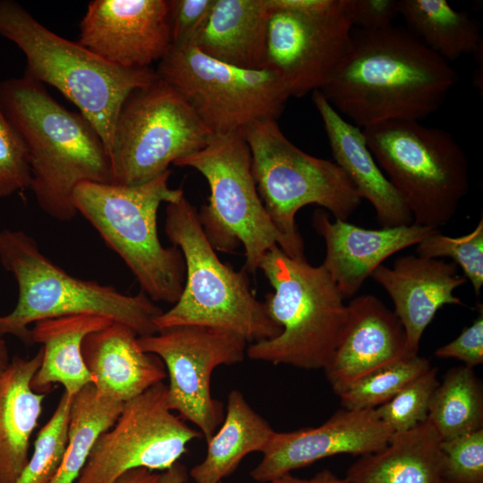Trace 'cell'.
Listing matches in <instances>:
<instances>
[{"label": "cell", "mask_w": 483, "mask_h": 483, "mask_svg": "<svg viewBox=\"0 0 483 483\" xmlns=\"http://www.w3.org/2000/svg\"><path fill=\"white\" fill-rule=\"evenodd\" d=\"M458 80L447 61L410 30L391 25L352 31L348 51L319 91L363 129L394 120L421 122Z\"/></svg>", "instance_id": "cell-1"}, {"label": "cell", "mask_w": 483, "mask_h": 483, "mask_svg": "<svg viewBox=\"0 0 483 483\" xmlns=\"http://www.w3.org/2000/svg\"><path fill=\"white\" fill-rule=\"evenodd\" d=\"M0 106L30 154L31 183L39 208L58 221L78 212L72 194L84 182L111 183L106 147L90 123L66 109L45 85L24 75L0 82Z\"/></svg>", "instance_id": "cell-2"}, {"label": "cell", "mask_w": 483, "mask_h": 483, "mask_svg": "<svg viewBox=\"0 0 483 483\" xmlns=\"http://www.w3.org/2000/svg\"><path fill=\"white\" fill-rule=\"evenodd\" d=\"M0 35L26 58L24 76L55 88L77 106L109 154L120 110L129 95L159 77L151 68L113 64L39 22L13 0H0Z\"/></svg>", "instance_id": "cell-3"}, {"label": "cell", "mask_w": 483, "mask_h": 483, "mask_svg": "<svg viewBox=\"0 0 483 483\" xmlns=\"http://www.w3.org/2000/svg\"><path fill=\"white\" fill-rule=\"evenodd\" d=\"M0 262L18 285L14 309L0 316V337L11 335L32 344L30 324L83 314L128 326L139 337L158 332L155 320L163 310L142 291L128 295L111 285L70 275L43 254L35 239L23 231H0Z\"/></svg>", "instance_id": "cell-4"}, {"label": "cell", "mask_w": 483, "mask_h": 483, "mask_svg": "<svg viewBox=\"0 0 483 483\" xmlns=\"http://www.w3.org/2000/svg\"><path fill=\"white\" fill-rule=\"evenodd\" d=\"M171 171L139 185L84 182L72 194L78 213L123 260L153 301L174 304L183 289L185 263L181 250L158 238L157 210L184 196L168 185Z\"/></svg>", "instance_id": "cell-5"}, {"label": "cell", "mask_w": 483, "mask_h": 483, "mask_svg": "<svg viewBox=\"0 0 483 483\" xmlns=\"http://www.w3.org/2000/svg\"><path fill=\"white\" fill-rule=\"evenodd\" d=\"M165 232L185 263L178 301L155 320L158 331L177 326H202L233 331L247 343L278 335L282 329L250 289L247 271L222 262L208 240L197 208L186 199L166 203Z\"/></svg>", "instance_id": "cell-6"}, {"label": "cell", "mask_w": 483, "mask_h": 483, "mask_svg": "<svg viewBox=\"0 0 483 483\" xmlns=\"http://www.w3.org/2000/svg\"><path fill=\"white\" fill-rule=\"evenodd\" d=\"M258 269L274 289L266 295V310L282 331L250 343L246 354L274 365L324 369L347 318V305L335 283L322 265L292 258L278 246L265 254Z\"/></svg>", "instance_id": "cell-7"}, {"label": "cell", "mask_w": 483, "mask_h": 483, "mask_svg": "<svg viewBox=\"0 0 483 483\" xmlns=\"http://www.w3.org/2000/svg\"><path fill=\"white\" fill-rule=\"evenodd\" d=\"M247 143L258 195L271 222L287 242V255L305 258L295 216L305 206L318 205L335 219L347 221L362 198L334 162L295 146L277 120L262 119L240 132Z\"/></svg>", "instance_id": "cell-8"}, {"label": "cell", "mask_w": 483, "mask_h": 483, "mask_svg": "<svg viewBox=\"0 0 483 483\" xmlns=\"http://www.w3.org/2000/svg\"><path fill=\"white\" fill-rule=\"evenodd\" d=\"M362 131L413 223L436 230L447 225L469 191L468 158L454 137L417 121H386Z\"/></svg>", "instance_id": "cell-9"}, {"label": "cell", "mask_w": 483, "mask_h": 483, "mask_svg": "<svg viewBox=\"0 0 483 483\" xmlns=\"http://www.w3.org/2000/svg\"><path fill=\"white\" fill-rule=\"evenodd\" d=\"M199 172L209 197L198 211L202 229L215 250L244 249V269L255 273L265 254L278 246L288 253L284 236L271 222L258 195L249 147L240 132L212 134L200 150L174 163Z\"/></svg>", "instance_id": "cell-10"}, {"label": "cell", "mask_w": 483, "mask_h": 483, "mask_svg": "<svg viewBox=\"0 0 483 483\" xmlns=\"http://www.w3.org/2000/svg\"><path fill=\"white\" fill-rule=\"evenodd\" d=\"M211 131L184 97L158 78L124 101L108 154L111 183L139 185L203 148Z\"/></svg>", "instance_id": "cell-11"}, {"label": "cell", "mask_w": 483, "mask_h": 483, "mask_svg": "<svg viewBox=\"0 0 483 483\" xmlns=\"http://www.w3.org/2000/svg\"><path fill=\"white\" fill-rule=\"evenodd\" d=\"M156 72L213 134L241 132L255 121L277 120L291 97L274 71L233 66L191 46H171Z\"/></svg>", "instance_id": "cell-12"}, {"label": "cell", "mask_w": 483, "mask_h": 483, "mask_svg": "<svg viewBox=\"0 0 483 483\" xmlns=\"http://www.w3.org/2000/svg\"><path fill=\"white\" fill-rule=\"evenodd\" d=\"M201 436L170 409L167 386L160 382L123 403L114 425L97 440L75 483H116L140 468L164 471Z\"/></svg>", "instance_id": "cell-13"}, {"label": "cell", "mask_w": 483, "mask_h": 483, "mask_svg": "<svg viewBox=\"0 0 483 483\" xmlns=\"http://www.w3.org/2000/svg\"><path fill=\"white\" fill-rule=\"evenodd\" d=\"M138 342L165 367L170 409L193 423L208 442L225 417L223 403L211 394V375L219 366L242 362L247 341L224 328L177 326L140 336Z\"/></svg>", "instance_id": "cell-14"}, {"label": "cell", "mask_w": 483, "mask_h": 483, "mask_svg": "<svg viewBox=\"0 0 483 483\" xmlns=\"http://www.w3.org/2000/svg\"><path fill=\"white\" fill-rule=\"evenodd\" d=\"M263 68L274 71L291 97L320 90L352 42V0L323 13L271 9Z\"/></svg>", "instance_id": "cell-15"}, {"label": "cell", "mask_w": 483, "mask_h": 483, "mask_svg": "<svg viewBox=\"0 0 483 483\" xmlns=\"http://www.w3.org/2000/svg\"><path fill=\"white\" fill-rule=\"evenodd\" d=\"M81 46L128 69L150 68L172 46L168 0H93L80 23Z\"/></svg>", "instance_id": "cell-16"}, {"label": "cell", "mask_w": 483, "mask_h": 483, "mask_svg": "<svg viewBox=\"0 0 483 483\" xmlns=\"http://www.w3.org/2000/svg\"><path fill=\"white\" fill-rule=\"evenodd\" d=\"M394 432L375 409H341L316 428L275 432L250 471L258 482H271L292 470L336 454L364 456L387 445Z\"/></svg>", "instance_id": "cell-17"}, {"label": "cell", "mask_w": 483, "mask_h": 483, "mask_svg": "<svg viewBox=\"0 0 483 483\" xmlns=\"http://www.w3.org/2000/svg\"><path fill=\"white\" fill-rule=\"evenodd\" d=\"M411 354L394 312L375 295L363 294L347 304L344 326L324 370L339 396L368 375Z\"/></svg>", "instance_id": "cell-18"}, {"label": "cell", "mask_w": 483, "mask_h": 483, "mask_svg": "<svg viewBox=\"0 0 483 483\" xmlns=\"http://www.w3.org/2000/svg\"><path fill=\"white\" fill-rule=\"evenodd\" d=\"M370 276L390 296L412 354L440 308L463 305L453 291L467 279L453 262L410 254L397 258L392 267L380 265Z\"/></svg>", "instance_id": "cell-19"}, {"label": "cell", "mask_w": 483, "mask_h": 483, "mask_svg": "<svg viewBox=\"0 0 483 483\" xmlns=\"http://www.w3.org/2000/svg\"><path fill=\"white\" fill-rule=\"evenodd\" d=\"M313 226L326 245L321 265L343 299L353 296L386 258L417 245L436 231L414 223L366 229L340 219L332 222L325 211L315 213Z\"/></svg>", "instance_id": "cell-20"}, {"label": "cell", "mask_w": 483, "mask_h": 483, "mask_svg": "<svg viewBox=\"0 0 483 483\" xmlns=\"http://www.w3.org/2000/svg\"><path fill=\"white\" fill-rule=\"evenodd\" d=\"M138 338L117 322L84 338L83 359L100 395L124 403L167 377L161 359L144 352Z\"/></svg>", "instance_id": "cell-21"}, {"label": "cell", "mask_w": 483, "mask_h": 483, "mask_svg": "<svg viewBox=\"0 0 483 483\" xmlns=\"http://www.w3.org/2000/svg\"><path fill=\"white\" fill-rule=\"evenodd\" d=\"M312 102L321 118L335 163L343 170L362 199L374 208L383 227L413 223L412 216L375 160L362 129L341 115L319 90Z\"/></svg>", "instance_id": "cell-22"}, {"label": "cell", "mask_w": 483, "mask_h": 483, "mask_svg": "<svg viewBox=\"0 0 483 483\" xmlns=\"http://www.w3.org/2000/svg\"><path fill=\"white\" fill-rule=\"evenodd\" d=\"M42 357L40 346L30 359L14 356L0 371V483H14L29 460L30 438L47 395L31 387Z\"/></svg>", "instance_id": "cell-23"}, {"label": "cell", "mask_w": 483, "mask_h": 483, "mask_svg": "<svg viewBox=\"0 0 483 483\" xmlns=\"http://www.w3.org/2000/svg\"><path fill=\"white\" fill-rule=\"evenodd\" d=\"M270 13L267 0H216L189 46L233 66L263 68Z\"/></svg>", "instance_id": "cell-24"}, {"label": "cell", "mask_w": 483, "mask_h": 483, "mask_svg": "<svg viewBox=\"0 0 483 483\" xmlns=\"http://www.w3.org/2000/svg\"><path fill=\"white\" fill-rule=\"evenodd\" d=\"M114 321L96 315H75L38 321L31 329L32 343H40L43 357L31 379L32 389L48 394L54 385L64 386L74 397L83 387L93 384L82 355V343L90 333Z\"/></svg>", "instance_id": "cell-25"}, {"label": "cell", "mask_w": 483, "mask_h": 483, "mask_svg": "<svg viewBox=\"0 0 483 483\" xmlns=\"http://www.w3.org/2000/svg\"><path fill=\"white\" fill-rule=\"evenodd\" d=\"M442 438L425 420L393 435L380 451L360 456L348 470L352 483H443Z\"/></svg>", "instance_id": "cell-26"}, {"label": "cell", "mask_w": 483, "mask_h": 483, "mask_svg": "<svg viewBox=\"0 0 483 483\" xmlns=\"http://www.w3.org/2000/svg\"><path fill=\"white\" fill-rule=\"evenodd\" d=\"M275 430L246 401L242 393L232 390L227 397L226 414L207 442L204 460L190 475L195 483H220L233 473L250 453H262Z\"/></svg>", "instance_id": "cell-27"}, {"label": "cell", "mask_w": 483, "mask_h": 483, "mask_svg": "<svg viewBox=\"0 0 483 483\" xmlns=\"http://www.w3.org/2000/svg\"><path fill=\"white\" fill-rule=\"evenodd\" d=\"M399 14L413 35L448 63L467 54L482 56L479 22L447 1L399 0Z\"/></svg>", "instance_id": "cell-28"}, {"label": "cell", "mask_w": 483, "mask_h": 483, "mask_svg": "<svg viewBox=\"0 0 483 483\" xmlns=\"http://www.w3.org/2000/svg\"><path fill=\"white\" fill-rule=\"evenodd\" d=\"M123 402L100 395L93 386L83 387L72 400L63 460L51 483H75L102 433L109 429Z\"/></svg>", "instance_id": "cell-29"}, {"label": "cell", "mask_w": 483, "mask_h": 483, "mask_svg": "<svg viewBox=\"0 0 483 483\" xmlns=\"http://www.w3.org/2000/svg\"><path fill=\"white\" fill-rule=\"evenodd\" d=\"M428 419L442 440L483 428V393L473 369L453 368L434 390Z\"/></svg>", "instance_id": "cell-30"}, {"label": "cell", "mask_w": 483, "mask_h": 483, "mask_svg": "<svg viewBox=\"0 0 483 483\" xmlns=\"http://www.w3.org/2000/svg\"><path fill=\"white\" fill-rule=\"evenodd\" d=\"M430 368L428 359L409 355L356 382L339 395L341 404L346 410L376 409Z\"/></svg>", "instance_id": "cell-31"}, {"label": "cell", "mask_w": 483, "mask_h": 483, "mask_svg": "<svg viewBox=\"0 0 483 483\" xmlns=\"http://www.w3.org/2000/svg\"><path fill=\"white\" fill-rule=\"evenodd\" d=\"M72 400L64 392L52 416L38 433L32 455L14 483H51L66 448Z\"/></svg>", "instance_id": "cell-32"}, {"label": "cell", "mask_w": 483, "mask_h": 483, "mask_svg": "<svg viewBox=\"0 0 483 483\" xmlns=\"http://www.w3.org/2000/svg\"><path fill=\"white\" fill-rule=\"evenodd\" d=\"M419 256L450 258L479 295L483 286V219L469 233L460 237L444 235L436 230L416 245Z\"/></svg>", "instance_id": "cell-33"}, {"label": "cell", "mask_w": 483, "mask_h": 483, "mask_svg": "<svg viewBox=\"0 0 483 483\" xmlns=\"http://www.w3.org/2000/svg\"><path fill=\"white\" fill-rule=\"evenodd\" d=\"M438 383L437 369L430 368L377 407L375 412L394 434L408 431L427 420L429 401Z\"/></svg>", "instance_id": "cell-34"}, {"label": "cell", "mask_w": 483, "mask_h": 483, "mask_svg": "<svg viewBox=\"0 0 483 483\" xmlns=\"http://www.w3.org/2000/svg\"><path fill=\"white\" fill-rule=\"evenodd\" d=\"M30 183L28 148L0 106V199L28 189Z\"/></svg>", "instance_id": "cell-35"}, {"label": "cell", "mask_w": 483, "mask_h": 483, "mask_svg": "<svg viewBox=\"0 0 483 483\" xmlns=\"http://www.w3.org/2000/svg\"><path fill=\"white\" fill-rule=\"evenodd\" d=\"M444 480L483 483V428L442 440Z\"/></svg>", "instance_id": "cell-36"}, {"label": "cell", "mask_w": 483, "mask_h": 483, "mask_svg": "<svg viewBox=\"0 0 483 483\" xmlns=\"http://www.w3.org/2000/svg\"><path fill=\"white\" fill-rule=\"evenodd\" d=\"M172 46H189L216 0H168Z\"/></svg>", "instance_id": "cell-37"}, {"label": "cell", "mask_w": 483, "mask_h": 483, "mask_svg": "<svg viewBox=\"0 0 483 483\" xmlns=\"http://www.w3.org/2000/svg\"><path fill=\"white\" fill-rule=\"evenodd\" d=\"M473 323L450 343L437 348L435 356L456 359L464 366L472 368L483 363V308Z\"/></svg>", "instance_id": "cell-38"}, {"label": "cell", "mask_w": 483, "mask_h": 483, "mask_svg": "<svg viewBox=\"0 0 483 483\" xmlns=\"http://www.w3.org/2000/svg\"><path fill=\"white\" fill-rule=\"evenodd\" d=\"M399 14V0H352V21L361 30H377L393 25Z\"/></svg>", "instance_id": "cell-39"}, {"label": "cell", "mask_w": 483, "mask_h": 483, "mask_svg": "<svg viewBox=\"0 0 483 483\" xmlns=\"http://www.w3.org/2000/svg\"><path fill=\"white\" fill-rule=\"evenodd\" d=\"M270 483H352L347 478L342 479L337 477L329 470L318 471L309 479H301L295 477L290 473H285Z\"/></svg>", "instance_id": "cell-40"}, {"label": "cell", "mask_w": 483, "mask_h": 483, "mask_svg": "<svg viewBox=\"0 0 483 483\" xmlns=\"http://www.w3.org/2000/svg\"><path fill=\"white\" fill-rule=\"evenodd\" d=\"M160 473L144 468L124 473L116 483H159Z\"/></svg>", "instance_id": "cell-41"}, {"label": "cell", "mask_w": 483, "mask_h": 483, "mask_svg": "<svg viewBox=\"0 0 483 483\" xmlns=\"http://www.w3.org/2000/svg\"><path fill=\"white\" fill-rule=\"evenodd\" d=\"M188 479L186 467L179 462L160 473L159 483H185Z\"/></svg>", "instance_id": "cell-42"}, {"label": "cell", "mask_w": 483, "mask_h": 483, "mask_svg": "<svg viewBox=\"0 0 483 483\" xmlns=\"http://www.w3.org/2000/svg\"><path fill=\"white\" fill-rule=\"evenodd\" d=\"M10 362V357L5 341L0 337V371L4 370Z\"/></svg>", "instance_id": "cell-43"}, {"label": "cell", "mask_w": 483, "mask_h": 483, "mask_svg": "<svg viewBox=\"0 0 483 483\" xmlns=\"http://www.w3.org/2000/svg\"><path fill=\"white\" fill-rule=\"evenodd\" d=\"M443 483H449V482H446V481L444 480Z\"/></svg>", "instance_id": "cell-44"}]
</instances>
